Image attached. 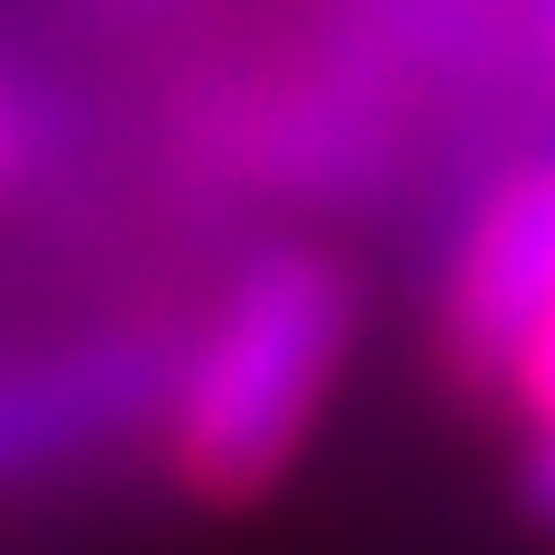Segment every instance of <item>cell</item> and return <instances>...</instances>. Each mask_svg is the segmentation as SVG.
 I'll list each match as a JSON object with an SVG mask.
<instances>
[{"label":"cell","instance_id":"cell-1","mask_svg":"<svg viewBox=\"0 0 555 555\" xmlns=\"http://www.w3.org/2000/svg\"><path fill=\"white\" fill-rule=\"evenodd\" d=\"M352 334L361 297L343 259L306 250V241L241 259L204 343L177 361V389H167V454H177L185 491L214 509L278 491L315 436L324 398L343 389Z\"/></svg>","mask_w":555,"mask_h":555},{"label":"cell","instance_id":"cell-2","mask_svg":"<svg viewBox=\"0 0 555 555\" xmlns=\"http://www.w3.org/2000/svg\"><path fill=\"white\" fill-rule=\"evenodd\" d=\"M555 324V158H528L481 195L444 278V361L473 389H518L537 334Z\"/></svg>","mask_w":555,"mask_h":555},{"label":"cell","instance_id":"cell-3","mask_svg":"<svg viewBox=\"0 0 555 555\" xmlns=\"http://www.w3.org/2000/svg\"><path fill=\"white\" fill-rule=\"evenodd\" d=\"M167 389H177V361L139 334L75 343L56 361L0 371V481H28L47 463L93 454L102 436H130Z\"/></svg>","mask_w":555,"mask_h":555},{"label":"cell","instance_id":"cell-4","mask_svg":"<svg viewBox=\"0 0 555 555\" xmlns=\"http://www.w3.org/2000/svg\"><path fill=\"white\" fill-rule=\"evenodd\" d=\"M518 518H528L537 537H555V426H537L528 463H518Z\"/></svg>","mask_w":555,"mask_h":555},{"label":"cell","instance_id":"cell-5","mask_svg":"<svg viewBox=\"0 0 555 555\" xmlns=\"http://www.w3.org/2000/svg\"><path fill=\"white\" fill-rule=\"evenodd\" d=\"M518 398H528V416H537V426H555V324L537 334L528 371H518Z\"/></svg>","mask_w":555,"mask_h":555},{"label":"cell","instance_id":"cell-6","mask_svg":"<svg viewBox=\"0 0 555 555\" xmlns=\"http://www.w3.org/2000/svg\"><path fill=\"white\" fill-rule=\"evenodd\" d=\"M528 20H537V38H546V56H555V0H528Z\"/></svg>","mask_w":555,"mask_h":555}]
</instances>
